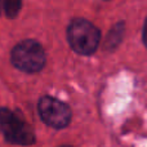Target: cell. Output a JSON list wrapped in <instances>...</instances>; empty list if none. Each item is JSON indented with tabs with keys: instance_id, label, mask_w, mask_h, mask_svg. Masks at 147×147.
<instances>
[{
	"instance_id": "obj_1",
	"label": "cell",
	"mask_w": 147,
	"mask_h": 147,
	"mask_svg": "<svg viewBox=\"0 0 147 147\" xmlns=\"http://www.w3.org/2000/svg\"><path fill=\"white\" fill-rule=\"evenodd\" d=\"M99 30L92 22L83 18L74 20L67 28V40L76 53L89 56L99 44Z\"/></svg>"
},
{
	"instance_id": "obj_2",
	"label": "cell",
	"mask_w": 147,
	"mask_h": 147,
	"mask_svg": "<svg viewBox=\"0 0 147 147\" xmlns=\"http://www.w3.org/2000/svg\"><path fill=\"white\" fill-rule=\"evenodd\" d=\"M12 63L25 72H38L45 65V52L35 40H23L12 51Z\"/></svg>"
},
{
	"instance_id": "obj_3",
	"label": "cell",
	"mask_w": 147,
	"mask_h": 147,
	"mask_svg": "<svg viewBox=\"0 0 147 147\" xmlns=\"http://www.w3.org/2000/svg\"><path fill=\"white\" fill-rule=\"evenodd\" d=\"M0 130L10 143L25 146L31 145L35 141L31 128L8 109H0Z\"/></svg>"
},
{
	"instance_id": "obj_4",
	"label": "cell",
	"mask_w": 147,
	"mask_h": 147,
	"mask_svg": "<svg viewBox=\"0 0 147 147\" xmlns=\"http://www.w3.org/2000/svg\"><path fill=\"white\" fill-rule=\"evenodd\" d=\"M39 114L45 124L57 129L67 127L71 120L70 107L59 99L48 96L39 101Z\"/></svg>"
},
{
	"instance_id": "obj_5",
	"label": "cell",
	"mask_w": 147,
	"mask_h": 147,
	"mask_svg": "<svg viewBox=\"0 0 147 147\" xmlns=\"http://www.w3.org/2000/svg\"><path fill=\"white\" fill-rule=\"evenodd\" d=\"M22 0H3V9L9 18H14L20 13Z\"/></svg>"
},
{
	"instance_id": "obj_6",
	"label": "cell",
	"mask_w": 147,
	"mask_h": 147,
	"mask_svg": "<svg viewBox=\"0 0 147 147\" xmlns=\"http://www.w3.org/2000/svg\"><path fill=\"white\" fill-rule=\"evenodd\" d=\"M143 43H145V45L147 47V20L145 23V27H143Z\"/></svg>"
},
{
	"instance_id": "obj_7",
	"label": "cell",
	"mask_w": 147,
	"mask_h": 147,
	"mask_svg": "<svg viewBox=\"0 0 147 147\" xmlns=\"http://www.w3.org/2000/svg\"><path fill=\"white\" fill-rule=\"evenodd\" d=\"M1 8H3V0H0V12H1Z\"/></svg>"
},
{
	"instance_id": "obj_8",
	"label": "cell",
	"mask_w": 147,
	"mask_h": 147,
	"mask_svg": "<svg viewBox=\"0 0 147 147\" xmlns=\"http://www.w3.org/2000/svg\"><path fill=\"white\" fill-rule=\"evenodd\" d=\"M62 147H70V146H62Z\"/></svg>"
}]
</instances>
